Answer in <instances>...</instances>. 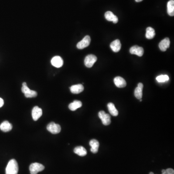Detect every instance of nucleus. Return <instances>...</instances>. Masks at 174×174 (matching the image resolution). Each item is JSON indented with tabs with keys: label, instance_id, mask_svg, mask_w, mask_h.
I'll list each match as a JSON object with an SVG mask.
<instances>
[{
	"label": "nucleus",
	"instance_id": "obj_5",
	"mask_svg": "<svg viewBox=\"0 0 174 174\" xmlns=\"http://www.w3.org/2000/svg\"><path fill=\"white\" fill-rule=\"evenodd\" d=\"M98 116L104 125L107 126L111 124L110 116L109 114H106L104 111H100L98 113Z\"/></svg>",
	"mask_w": 174,
	"mask_h": 174
},
{
	"label": "nucleus",
	"instance_id": "obj_13",
	"mask_svg": "<svg viewBox=\"0 0 174 174\" xmlns=\"http://www.w3.org/2000/svg\"><path fill=\"white\" fill-rule=\"evenodd\" d=\"M105 18L106 20L109 21H112L114 23H118L119 19L118 17L111 11H107L105 13Z\"/></svg>",
	"mask_w": 174,
	"mask_h": 174
},
{
	"label": "nucleus",
	"instance_id": "obj_11",
	"mask_svg": "<svg viewBox=\"0 0 174 174\" xmlns=\"http://www.w3.org/2000/svg\"><path fill=\"white\" fill-rule=\"evenodd\" d=\"M170 42L168 38H165L159 43V47L161 50L165 51L169 47Z\"/></svg>",
	"mask_w": 174,
	"mask_h": 174
},
{
	"label": "nucleus",
	"instance_id": "obj_15",
	"mask_svg": "<svg viewBox=\"0 0 174 174\" xmlns=\"http://www.w3.org/2000/svg\"><path fill=\"white\" fill-rule=\"evenodd\" d=\"M83 86L82 84L73 85L70 87L71 92L74 94H78L84 91Z\"/></svg>",
	"mask_w": 174,
	"mask_h": 174
},
{
	"label": "nucleus",
	"instance_id": "obj_17",
	"mask_svg": "<svg viewBox=\"0 0 174 174\" xmlns=\"http://www.w3.org/2000/svg\"><path fill=\"white\" fill-rule=\"evenodd\" d=\"M89 145L91 147V151L93 153H97L99 147V142L96 139H92L89 142Z\"/></svg>",
	"mask_w": 174,
	"mask_h": 174
},
{
	"label": "nucleus",
	"instance_id": "obj_18",
	"mask_svg": "<svg viewBox=\"0 0 174 174\" xmlns=\"http://www.w3.org/2000/svg\"><path fill=\"white\" fill-rule=\"evenodd\" d=\"M12 124L8 121H5L0 125V129L4 132H9L12 130Z\"/></svg>",
	"mask_w": 174,
	"mask_h": 174
},
{
	"label": "nucleus",
	"instance_id": "obj_14",
	"mask_svg": "<svg viewBox=\"0 0 174 174\" xmlns=\"http://www.w3.org/2000/svg\"><path fill=\"white\" fill-rule=\"evenodd\" d=\"M143 84L142 83L138 84L137 87L134 90V96L137 99L139 100L142 99L143 96Z\"/></svg>",
	"mask_w": 174,
	"mask_h": 174
},
{
	"label": "nucleus",
	"instance_id": "obj_24",
	"mask_svg": "<svg viewBox=\"0 0 174 174\" xmlns=\"http://www.w3.org/2000/svg\"><path fill=\"white\" fill-rule=\"evenodd\" d=\"M156 80L158 82H166V81L169 80V78L166 75H160L157 77Z\"/></svg>",
	"mask_w": 174,
	"mask_h": 174
},
{
	"label": "nucleus",
	"instance_id": "obj_7",
	"mask_svg": "<svg viewBox=\"0 0 174 174\" xmlns=\"http://www.w3.org/2000/svg\"><path fill=\"white\" fill-rule=\"evenodd\" d=\"M91 37L89 35H86L81 41L79 42L77 44V48L79 50H82L89 46L91 43Z\"/></svg>",
	"mask_w": 174,
	"mask_h": 174
},
{
	"label": "nucleus",
	"instance_id": "obj_28",
	"mask_svg": "<svg viewBox=\"0 0 174 174\" xmlns=\"http://www.w3.org/2000/svg\"><path fill=\"white\" fill-rule=\"evenodd\" d=\"M165 169H162V173H164V172H165Z\"/></svg>",
	"mask_w": 174,
	"mask_h": 174
},
{
	"label": "nucleus",
	"instance_id": "obj_20",
	"mask_svg": "<svg viewBox=\"0 0 174 174\" xmlns=\"http://www.w3.org/2000/svg\"><path fill=\"white\" fill-rule=\"evenodd\" d=\"M82 106V104L81 101L78 100H75L73 103L69 104V108L71 111H75L78 108L81 107Z\"/></svg>",
	"mask_w": 174,
	"mask_h": 174
},
{
	"label": "nucleus",
	"instance_id": "obj_1",
	"mask_svg": "<svg viewBox=\"0 0 174 174\" xmlns=\"http://www.w3.org/2000/svg\"><path fill=\"white\" fill-rule=\"evenodd\" d=\"M19 165L15 159L11 160L7 164L5 170L6 174H18Z\"/></svg>",
	"mask_w": 174,
	"mask_h": 174
},
{
	"label": "nucleus",
	"instance_id": "obj_27",
	"mask_svg": "<svg viewBox=\"0 0 174 174\" xmlns=\"http://www.w3.org/2000/svg\"><path fill=\"white\" fill-rule=\"evenodd\" d=\"M135 1L137 2H140L142 1L143 0H135Z\"/></svg>",
	"mask_w": 174,
	"mask_h": 174
},
{
	"label": "nucleus",
	"instance_id": "obj_4",
	"mask_svg": "<svg viewBox=\"0 0 174 174\" xmlns=\"http://www.w3.org/2000/svg\"><path fill=\"white\" fill-rule=\"evenodd\" d=\"M47 129L49 132L53 134H59L61 130V127L60 125L55 124L54 122H50L47 125Z\"/></svg>",
	"mask_w": 174,
	"mask_h": 174
},
{
	"label": "nucleus",
	"instance_id": "obj_25",
	"mask_svg": "<svg viewBox=\"0 0 174 174\" xmlns=\"http://www.w3.org/2000/svg\"><path fill=\"white\" fill-rule=\"evenodd\" d=\"M162 174H174V169L172 168H168L166 170H165V172L162 173Z\"/></svg>",
	"mask_w": 174,
	"mask_h": 174
},
{
	"label": "nucleus",
	"instance_id": "obj_19",
	"mask_svg": "<svg viewBox=\"0 0 174 174\" xmlns=\"http://www.w3.org/2000/svg\"><path fill=\"white\" fill-rule=\"evenodd\" d=\"M74 151L75 154H78V155L80 156H85L87 154L86 149L82 146H78L75 147L74 148Z\"/></svg>",
	"mask_w": 174,
	"mask_h": 174
},
{
	"label": "nucleus",
	"instance_id": "obj_2",
	"mask_svg": "<svg viewBox=\"0 0 174 174\" xmlns=\"http://www.w3.org/2000/svg\"><path fill=\"white\" fill-rule=\"evenodd\" d=\"M21 91L24 94L26 98L35 97L37 96V92L30 89L27 86V83L26 82L23 83Z\"/></svg>",
	"mask_w": 174,
	"mask_h": 174
},
{
	"label": "nucleus",
	"instance_id": "obj_6",
	"mask_svg": "<svg viewBox=\"0 0 174 174\" xmlns=\"http://www.w3.org/2000/svg\"><path fill=\"white\" fill-rule=\"evenodd\" d=\"M97 60V58L96 56L92 55V54L89 55L86 57L85 60H84L85 66L88 68H91L92 67L93 64H95V62Z\"/></svg>",
	"mask_w": 174,
	"mask_h": 174
},
{
	"label": "nucleus",
	"instance_id": "obj_9",
	"mask_svg": "<svg viewBox=\"0 0 174 174\" xmlns=\"http://www.w3.org/2000/svg\"><path fill=\"white\" fill-rule=\"evenodd\" d=\"M130 54L137 55L139 57H142L143 55L144 50L143 47L138 46H134L130 47Z\"/></svg>",
	"mask_w": 174,
	"mask_h": 174
},
{
	"label": "nucleus",
	"instance_id": "obj_8",
	"mask_svg": "<svg viewBox=\"0 0 174 174\" xmlns=\"http://www.w3.org/2000/svg\"><path fill=\"white\" fill-rule=\"evenodd\" d=\"M43 111L41 108L38 106H35L32 110V115L34 121H37L42 115Z\"/></svg>",
	"mask_w": 174,
	"mask_h": 174
},
{
	"label": "nucleus",
	"instance_id": "obj_21",
	"mask_svg": "<svg viewBox=\"0 0 174 174\" xmlns=\"http://www.w3.org/2000/svg\"><path fill=\"white\" fill-rule=\"evenodd\" d=\"M108 111L110 113L111 115H112L113 116H117L119 114L118 111L116 108L115 106L112 103H110L107 105Z\"/></svg>",
	"mask_w": 174,
	"mask_h": 174
},
{
	"label": "nucleus",
	"instance_id": "obj_16",
	"mask_svg": "<svg viewBox=\"0 0 174 174\" xmlns=\"http://www.w3.org/2000/svg\"><path fill=\"white\" fill-rule=\"evenodd\" d=\"M111 48L115 52H119L121 48V45L120 40L118 39L112 42L110 45Z\"/></svg>",
	"mask_w": 174,
	"mask_h": 174
},
{
	"label": "nucleus",
	"instance_id": "obj_22",
	"mask_svg": "<svg viewBox=\"0 0 174 174\" xmlns=\"http://www.w3.org/2000/svg\"><path fill=\"white\" fill-rule=\"evenodd\" d=\"M167 13L170 16H174V1L170 0L167 3Z\"/></svg>",
	"mask_w": 174,
	"mask_h": 174
},
{
	"label": "nucleus",
	"instance_id": "obj_10",
	"mask_svg": "<svg viewBox=\"0 0 174 174\" xmlns=\"http://www.w3.org/2000/svg\"><path fill=\"white\" fill-rule=\"evenodd\" d=\"M52 65L57 68H60L63 65L64 61L62 58L60 56L54 57L51 60Z\"/></svg>",
	"mask_w": 174,
	"mask_h": 174
},
{
	"label": "nucleus",
	"instance_id": "obj_26",
	"mask_svg": "<svg viewBox=\"0 0 174 174\" xmlns=\"http://www.w3.org/2000/svg\"><path fill=\"white\" fill-rule=\"evenodd\" d=\"M4 104V100L1 98H0V107H2L3 105Z\"/></svg>",
	"mask_w": 174,
	"mask_h": 174
},
{
	"label": "nucleus",
	"instance_id": "obj_3",
	"mask_svg": "<svg viewBox=\"0 0 174 174\" xmlns=\"http://www.w3.org/2000/svg\"><path fill=\"white\" fill-rule=\"evenodd\" d=\"M45 169V166L38 162H34L30 166L29 169L31 174H37L38 172L42 171Z\"/></svg>",
	"mask_w": 174,
	"mask_h": 174
},
{
	"label": "nucleus",
	"instance_id": "obj_23",
	"mask_svg": "<svg viewBox=\"0 0 174 174\" xmlns=\"http://www.w3.org/2000/svg\"><path fill=\"white\" fill-rule=\"evenodd\" d=\"M155 35V32L154 29L151 27H148L146 29V37L147 39H152Z\"/></svg>",
	"mask_w": 174,
	"mask_h": 174
},
{
	"label": "nucleus",
	"instance_id": "obj_12",
	"mask_svg": "<svg viewBox=\"0 0 174 174\" xmlns=\"http://www.w3.org/2000/svg\"><path fill=\"white\" fill-rule=\"evenodd\" d=\"M114 82L116 86L120 88L126 87V82L124 79L120 77H117L114 79Z\"/></svg>",
	"mask_w": 174,
	"mask_h": 174
}]
</instances>
